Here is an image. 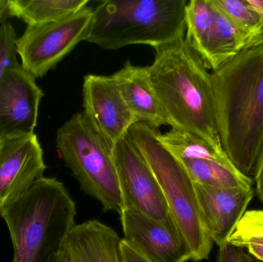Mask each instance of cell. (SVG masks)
I'll list each match as a JSON object with an SVG mask.
<instances>
[{
    "mask_svg": "<svg viewBox=\"0 0 263 262\" xmlns=\"http://www.w3.org/2000/svg\"><path fill=\"white\" fill-rule=\"evenodd\" d=\"M185 39L213 70L215 43L214 9L210 0H191L185 6Z\"/></svg>",
    "mask_w": 263,
    "mask_h": 262,
    "instance_id": "cell-17",
    "label": "cell"
},
{
    "mask_svg": "<svg viewBox=\"0 0 263 262\" xmlns=\"http://www.w3.org/2000/svg\"><path fill=\"white\" fill-rule=\"evenodd\" d=\"M0 215L10 234L12 262H49L76 226L77 206L61 182L43 177Z\"/></svg>",
    "mask_w": 263,
    "mask_h": 262,
    "instance_id": "cell-3",
    "label": "cell"
},
{
    "mask_svg": "<svg viewBox=\"0 0 263 262\" xmlns=\"http://www.w3.org/2000/svg\"><path fill=\"white\" fill-rule=\"evenodd\" d=\"M215 18V43L213 71L242 51L252 49L250 38L213 3Z\"/></svg>",
    "mask_w": 263,
    "mask_h": 262,
    "instance_id": "cell-19",
    "label": "cell"
},
{
    "mask_svg": "<svg viewBox=\"0 0 263 262\" xmlns=\"http://www.w3.org/2000/svg\"><path fill=\"white\" fill-rule=\"evenodd\" d=\"M228 243L242 249L251 244L263 246V209L247 211Z\"/></svg>",
    "mask_w": 263,
    "mask_h": 262,
    "instance_id": "cell-21",
    "label": "cell"
},
{
    "mask_svg": "<svg viewBox=\"0 0 263 262\" xmlns=\"http://www.w3.org/2000/svg\"><path fill=\"white\" fill-rule=\"evenodd\" d=\"M119 215L123 239L149 261H193L191 249L171 213L159 220L133 208H123Z\"/></svg>",
    "mask_w": 263,
    "mask_h": 262,
    "instance_id": "cell-9",
    "label": "cell"
},
{
    "mask_svg": "<svg viewBox=\"0 0 263 262\" xmlns=\"http://www.w3.org/2000/svg\"><path fill=\"white\" fill-rule=\"evenodd\" d=\"M252 262H260V261H257V260L253 259V261H252Z\"/></svg>",
    "mask_w": 263,
    "mask_h": 262,
    "instance_id": "cell-31",
    "label": "cell"
},
{
    "mask_svg": "<svg viewBox=\"0 0 263 262\" xmlns=\"http://www.w3.org/2000/svg\"><path fill=\"white\" fill-rule=\"evenodd\" d=\"M204 223L213 243H228L254 197L253 189H221L195 183Z\"/></svg>",
    "mask_w": 263,
    "mask_h": 262,
    "instance_id": "cell-13",
    "label": "cell"
},
{
    "mask_svg": "<svg viewBox=\"0 0 263 262\" xmlns=\"http://www.w3.org/2000/svg\"><path fill=\"white\" fill-rule=\"evenodd\" d=\"M55 143L62 159L82 190L97 200L105 212L120 213L123 198L112 147L83 112L72 115L58 129Z\"/></svg>",
    "mask_w": 263,
    "mask_h": 262,
    "instance_id": "cell-6",
    "label": "cell"
},
{
    "mask_svg": "<svg viewBox=\"0 0 263 262\" xmlns=\"http://www.w3.org/2000/svg\"><path fill=\"white\" fill-rule=\"evenodd\" d=\"M46 169L36 134L0 136V211L23 197Z\"/></svg>",
    "mask_w": 263,
    "mask_h": 262,
    "instance_id": "cell-10",
    "label": "cell"
},
{
    "mask_svg": "<svg viewBox=\"0 0 263 262\" xmlns=\"http://www.w3.org/2000/svg\"><path fill=\"white\" fill-rule=\"evenodd\" d=\"M216 262H252L253 258L246 253L244 249L232 246L230 243L219 247Z\"/></svg>",
    "mask_w": 263,
    "mask_h": 262,
    "instance_id": "cell-23",
    "label": "cell"
},
{
    "mask_svg": "<svg viewBox=\"0 0 263 262\" xmlns=\"http://www.w3.org/2000/svg\"><path fill=\"white\" fill-rule=\"evenodd\" d=\"M179 161L196 184L221 189H253V178L239 172L225 151L213 149L201 158Z\"/></svg>",
    "mask_w": 263,
    "mask_h": 262,
    "instance_id": "cell-16",
    "label": "cell"
},
{
    "mask_svg": "<svg viewBox=\"0 0 263 262\" xmlns=\"http://www.w3.org/2000/svg\"><path fill=\"white\" fill-rule=\"evenodd\" d=\"M253 179L256 183V194L259 197V201L263 204V138Z\"/></svg>",
    "mask_w": 263,
    "mask_h": 262,
    "instance_id": "cell-25",
    "label": "cell"
},
{
    "mask_svg": "<svg viewBox=\"0 0 263 262\" xmlns=\"http://www.w3.org/2000/svg\"><path fill=\"white\" fill-rule=\"evenodd\" d=\"M49 262H69L68 261V258L66 256V254L65 253L63 249H62L59 253L54 255Z\"/></svg>",
    "mask_w": 263,
    "mask_h": 262,
    "instance_id": "cell-29",
    "label": "cell"
},
{
    "mask_svg": "<svg viewBox=\"0 0 263 262\" xmlns=\"http://www.w3.org/2000/svg\"><path fill=\"white\" fill-rule=\"evenodd\" d=\"M7 0H0V8L3 7V6L6 4Z\"/></svg>",
    "mask_w": 263,
    "mask_h": 262,
    "instance_id": "cell-30",
    "label": "cell"
},
{
    "mask_svg": "<svg viewBox=\"0 0 263 262\" xmlns=\"http://www.w3.org/2000/svg\"><path fill=\"white\" fill-rule=\"evenodd\" d=\"M186 0H106L93 9L86 41L108 50L154 49L184 38Z\"/></svg>",
    "mask_w": 263,
    "mask_h": 262,
    "instance_id": "cell-4",
    "label": "cell"
},
{
    "mask_svg": "<svg viewBox=\"0 0 263 262\" xmlns=\"http://www.w3.org/2000/svg\"><path fill=\"white\" fill-rule=\"evenodd\" d=\"M83 95V113L112 147L137 123L111 75H86Z\"/></svg>",
    "mask_w": 263,
    "mask_h": 262,
    "instance_id": "cell-11",
    "label": "cell"
},
{
    "mask_svg": "<svg viewBox=\"0 0 263 262\" xmlns=\"http://www.w3.org/2000/svg\"><path fill=\"white\" fill-rule=\"evenodd\" d=\"M93 9L89 6L58 21L27 26L15 40L21 65L35 78L45 76L73 50L86 41Z\"/></svg>",
    "mask_w": 263,
    "mask_h": 262,
    "instance_id": "cell-7",
    "label": "cell"
},
{
    "mask_svg": "<svg viewBox=\"0 0 263 262\" xmlns=\"http://www.w3.org/2000/svg\"><path fill=\"white\" fill-rule=\"evenodd\" d=\"M112 152L123 208H133L156 219L168 218L170 208L157 179L128 135L112 147Z\"/></svg>",
    "mask_w": 263,
    "mask_h": 262,
    "instance_id": "cell-8",
    "label": "cell"
},
{
    "mask_svg": "<svg viewBox=\"0 0 263 262\" xmlns=\"http://www.w3.org/2000/svg\"><path fill=\"white\" fill-rule=\"evenodd\" d=\"M16 38L15 29L9 22L0 26V80L8 67L18 62L15 47Z\"/></svg>",
    "mask_w": 263,
    "mask_h": 262,
    "instance_id": "cell-22",
    "label": "cell"
},
{
    "mask_svg": "<svg viewBox=\"0 0 263 262\" xmlns=\"http://www.w3.org/2000/svg\"><path fill=\"white\" fill-rule=\"evenodd\" d=\"M120 241L112 228L89 220L74 226L63 249L69 262H123Z\"/></svg>",
    "mask_w": 263,
    "mask_h": 262,
    "instance_id": "cell-15",
    "label": "cell"
},
{
    "mask_svg": "<svg viewBox=\"0 0 263 262\" xmlns=\"http://www.w3.org/2000/svg\"><path fill=\"white\" fill-rule=\"evenodd\" d=\"M120 252L123 262H152L121 238Z\"/></svg>",
    "mask_w": 263,
    "mask_h": 262,
    "instance_id": "cell-24",
    "label": "cell"
},
{
    "mask_svg": "<svg viewBox=\"0 0 263 262\" xmlns=\"http://www.w3.org/2000/svg\"><path fill=\"white\" fill-rule=\"evenodd\" d=\"M248 4L263 16V0H247Z\"/></svg>",
    "mask_w": 263,
    "mask_h": 262,
    "instance_id": "cell-28",
    "label": "cell"
},
{
    "mask_svg": "<svg viewBox=\"0 0 263 262\" xmlns=\"http://www.w3.org/2000/svg\"><path fill=\"white\" fill-rule=\"evenodd\" d=\"M155 49L148 72L168 126L197 135L214 149L223 150L211 72L203 60L185 38Z\"/></svg>",
    "mask_w": 263,
    "mask_h": 262,
    "instance_id": "cell-2",
    "label": "cell"
},
{
    "mask_svg": "<svg viewBox=\"0 0 263 262\" xmlns=\"http://www.w3.org/2000/svg\"><path fill=\"white\" fill-rule=\"evenodd\" d=\"M10 17H12V15H11L10 11H9L8 3H6L5 6L0 8V26L7 22L8 18H10Z\"/></svg>",
    "mask_w": 263,
    "mask_h": 262,
    "instance_id": "cell-27",
    "label": "cell"
},
{
    "mask_svg": "<svg viewBox=\"0 0 263 262\" xmlns=\"http://www.w3.org/2000/svg\"><path fill=\"white\" fill-rule=\"evenodd\" d=\"M88 0H7L12 17L27 26L58 21L87 6Z\"/></svg>",
    "mask_w": 263,
    "mask_h": 262,
    "instance_id": "cell-18",
    "label": "cell"
},
{
    "mask_svg": "<svg viewBox=\"0 0 263 262\" xmlns=\"http://www.w3.org/2000/svg\"><path fill=\"white\" fill-rule=\"evenodd\" d=\"M250 38L252 48L263 46V16L247 0H211Z\"/></svg>",
    "mask_w": 263,
    "mask_h": 262,
    "instance_id": "cell-20",
    "label": "cell"
},
{
    "mask_svg": "<svg viewBox=\"0 0 263 262\" xmlns=\"http://www.w3.org/2000/svg\"><path fill=\"white\" fill-rule=\"evenodd\" d=\"M159 129L136 123L128 137L140 151L157 179L161 190L193 255V261L207 259L213 241L201 212L194 182L183 164L159 142Z\"/></svg>",
    "mask_w": 263,
    "mask_h": 262,
    "instance_id": "cell-5",
    "label": "cell"
},
{
    "mask_svg": "<svg viewBox=\"0 0 263 262\" xmlns=\"http://www.w3.org/2000/svg\"><path fill=\"white\" fill-rule=\"evenodd\" d=\"M246 249L248 250L249 254L254 257L257 261H263V246L262 245L251 244Z\"/></svg>",
    "mask_w": 263,
    "mask_h": 262,
    "instance_id": "cell-26",
    "label": "cell"
},
{
    "mask_svg": "<svg viewBox=\"0 0 263 262\" xmlns=\"http://www.w3.org/2000/svg\"><path fill=\"white\" fill-rule=\"evenodd\" d=\"M18 62L0 80V136L34 133L44 92Z\"/></svg>",
    "mask_w": 263,
    "mask_h": 262,
    "instance_id": "cell-12",
    "label": "cell"
},
{
    "mask_svg": "<svg viewBox=\"0 0 263 262\" xmlns=\"http://www.w3.org/2000/svg\"><path fill=\"white\" fill-rule=\"evenodd\" d=\"M222 149L253 178L263 138V46L242 51L211 72Z\"/></svg>",
    "mask_w": 263,
    "mask_h": 262,
    "instance_id": "cell-1",
    "label": "cell"
},
{
    "mask_svg": "<svg viewBox=\"0 0 263 262\" xmlns=\"http://www.w3.org/2000/svg\"><path fill=\"white\" fill-rule=\"evenodd\" d=\"M137 123L153 129L168 126L150 80L148 66H134L130 62L111 75Z\"/></svg>",
    "mask_w": 263,
    "mask_h": 262,
    "instance_id": "cell-14",
    "label": "cell"
}]
</instances>
